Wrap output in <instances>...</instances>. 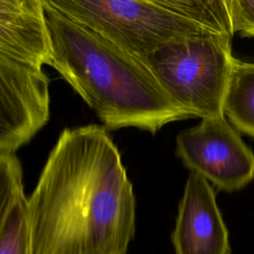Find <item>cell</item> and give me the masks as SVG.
<instances>
[{
    "label": "cell",
    "mask_w": 254,
    "mask_h": 254,
    "mask_svg": "<svg viewBox=\"0 0 254 254\" xmlns=\"http://www.w3.org/2000/svg\"><path fill=\"white\" fill-rule=\"evenodd\" d=\"M135 195L103 126L64 129L28 198L32 254H126Z\"/></svg>",
    "instance_id": "1"
},
{
    "label": "cell",
    "mask_w": 254,
    "mask_h": 254,
    "mask_svg": "<svg viewBox=\"0 0 254 254\" xmlns=\"http://www.w3.org/2000/svg\"><path fill=\"white\" fill-rule=\"evenodd\" d=\"M53 66L108 129L156 133L191 117L164 91L147 65L96 31L45 4Z\"/></svg>",
    "instance_id": "2"
},
{
    "label": "cell",
    "mask_w": 254,
    "mask_h": 254,
    "mask_svg": "<svg viewBox=\"0 0 254 254\" xmlns=\"http://www.w3.org/2000/svg\"><path fill=\"white\" fill-rule=\"evenodd\" d=\"M51 64L43 0H0V153H15L48 122Z\"/></svg>",
    "instance_id": "3"
},
{
    "label": "cell",
    "mask_w": 254,
    "mask_h": 254,
    "mask_svg": "<svg viewBox=\"0 0 254 254\" xmlns=\"http://www.w3.org/2000/svg\"><path fill=\"white\" fill-rule=\"evenodd\" d=\"M138 59L171 42L233 37L226 0H44Z\"/></svg>",
    "instance_id": "4"
},
{
    "label": "cell",
    "mask_w": 254,
    "mask_h": 254,
    "mask_svg": "<svg viewBox=\"0 0 254 254\" xmlns=\"http://www.w3.org/2000/svg\"><path fill=\"white\" fill-rule=\"evenodd\" d=\"M232 37L204 34L171 42L140 59L164 91L191 117L224 116Z\"/></svg>",
    "instance_id": "5"
},
{
    "label": "cell",
    "mask_w": 254,
    "mask_h": 254,
    "mask_svg": "<svg viewBox=\"0 0 254 254\" xmlns=\"http://www.w3.org/2000/svg\"><path fill=\"white\" fill-rule=\"evenodd\" d=\"M177 155L216 188L234 191L254 181V154L225 119L202 118L177 136Z\"/></svg>",
    "instance_id": "6"
},
{
    "label": "cell",
    "mask_w": 254,
    "mask_h": 254,
    "mask_svg": "<svg viewBox=\"0 0 254 254\" xmlns=\"http://www.w3.org/2000/svg\"><path fill=\"white\" fill-rule=\"evenodd\" d=\"M171 241L176 254L231 253L215 193L208 181L195 172L188 177Z\"/></svg>",
    "instance_id": "7"
},
{
    "label": "cell",
    "mask_w": 254,
    "mask_h": 254,
    "mask_svg": "<svg viewBox=\"0 0 254 254\" xmlns=\"http://www.w3.org/2000/svg\"><path fill=\"white\" fill-rule=\"evenodd\" d=\"M15 153H0V254H32L28 198Z\"/></svg>",
    "instance_id": "8"
},
{
    "label": "cell",
    "mask_w": 254,
    "mask_h": 254,
    "mask_svg": "<svg viewBox=\"0 0 254 254\" xmlns=\"http://www.w3.org/2000/svg\"><path fill=\"white\" fill-rule=\"evenodd\" d=\"M223 110L237 131L254 137V63L233 59Z\"/></svg>",
    "instance_id": "9"
},
{
    "label": "cell",
    "mask_w": 254,
    "mask_h": 254,
    "mask_svg": "<svg viewBox=\"0 0 254 254\" xmlns=\"http://www.w3.org/2000/svg\"><path fill=\"white\" fill-rule=\"evenodd\" d=\"M234 33L254 37V0H226Z\"/></svg>",
    "instance_id": "10"
}]
</instances>
